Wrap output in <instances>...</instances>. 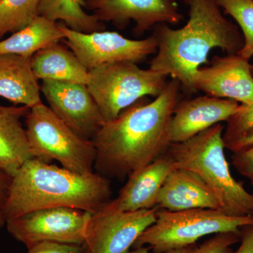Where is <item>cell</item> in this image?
Returning <instances> with one entry per match:
<instances>
[{
    "label": "cell",
    "instance_id": "cell-1",
    "mask_svg": "<svg viewBox=\"0 0 253 253\" xmlns=\"http://www.w3.org/2000/svg\"><path fill=\"white\" fill-rule=\"evenodd\" d=\"M181 86L172 78L154 101L141 98L104 123L92 138L94 172L119 180L152 163L171 144L169 126Z\"/></svg>",
    "mask_w": 253,
    "mask_h": 253
},
{
    "label": "cell",
    "instance_id": "cell-2",
    "mask_svg": "<svg viewBox=\"0 0 253 253\" xmlns=\"http://www.w3.org/2000/svg\"><path fill=\"white\" fill-rule=\"evenodd\" d=\"M189 6L185 26L173 29L168 23L154 27L157 52L149 68L177 80L184 94L196 93L193 78L208 63L211 50L219 48L227 54H238L244 44L242 33L225 18L215 0H184Z\"/></svg>",
    "mask_w": 253,
    "mask_h": 253
},
{
    "label": "cell",
    "instance_id": "cell-3",
    "mask_svg": "<svg viewBox=\"0 0 253 253\" xmlns=\"http://www.w3.org/2000/svg\"><path fill=\"white\" fill-rule=\"evenodd\" d=\"M111 194L110 179L98 173L80 174L33 158L13 176L2 212L6 221L48 208H76L92 214Z\"/></svg>",
    "mask_w": 253,
    "mask_h": 253
},
{
    "label": "cell",
    "instance_id": "cell-4",
    "mask_svg": "<svg viewBox=\"0 0 253 253\" xmlns=\"http://www.w3.org/2000/svg\"><path fill=\"white\" fill-rule=\"evenodd\" d=\"M221 123L214 125L181 143H171L167 150L176 167L201 176L215 195L220 211L234 217H253V194L233 177L224 154Z\"/></svg>",
    "mask_w": 253,
    "mask_h": 253
},
{
    "label": "cell",
    "instance_id": "cell-5",
    "mask_svg": "<svg viewBox=\"0 0 253 253\" xmlns=\"http://www.w3.org/2000/svg\"><path fill=\"white\" fill-rule=\"evenodd\" d=\"M253 225V217L227 215L219 210L194 209L172 212L160 208L157 218L136 240L132 248L147 246L154 253H163L196 244L204 236L241 232Z\"/></svg>",
    "mask_w": 253,
    "mask_h": 253
},
{
    "label": "cell",
    "instance_id": "cell-6",
    "mask_svg": "<svg viewBox=\"0 0 253 253\" xmlns=\"http://www.w3.org/2000/svg\"><path fill=\"white\" fill-rule=\"evenodd\" d=\"M26 131L33 158L49 163L55 160L80 174L94 172L96 151L92 141L78 135L49 106L41 103L30 109Z\"/></svg>",
    "mask_w": 253,
    "mask_h": 253
},
{
    "label": "cell",
    "instance_id": "cell-7",
    "mask_svg": "<svg viewBox=\"0 0 253 253\" xmlns=\"http://www.w3.org/2000/svg\"><path fill=\"white\" fill-rule=\"evenodd\" d=\"M168 77L151 68L141 69L136 63L120 61L89 71L86 86L104 123H108L141 98L159 96L167 85Z\"/></svg>",
    "mask_w": 253,
    "mask_h": 253
},
{
    "label": "cell",
    "instance_id": "cell-8",
    "mask_svg": "<svg viewBox=\"0 0 253 253\" xmlns=\"http://www.w3.org/2000/svg\"><path fill=\"white\" fill-rule=\"evenodd\" d=\"M58 24L64 34L65 44L88 71L120 61L137 64L157 52V41L153 34L145 39L131 40L118 32L83 33L70 29L63 22Z\"/></svg>",
    "mask_w": 253,
    "mask_h": 253
},
{
    "label": "cell",
    "instance_id": "cell-9",
    "mask_svg": "<svg viewBox=\"0 0 253 253\" xmlns=\"http://www.w3.org/2000/svg\"><path fill=\"white\" fill-rule=\"evenodd\" d=\"M91 213L76 208L38 210L6 221L10 234L26 247L41 242L83 246Z\"/></svg>",
    "mask_w": 253,
    "mask_h": 253
},
{
    "label": "cell",
    "instance_id": "cell-10",
    "mask_svg": "<svg viewBox=\"0 0 253 253\" xmlns=\"http://www.w3.org/2000/svg\"><path fill=\"white\" fill-rule=\"evenodd\" d=\"M159 208L122 211L106 204L91 215L86 228L84 253H126L156 221Z\"/></svg>",
    "mask_w": 253,
    "mask_h": 253
},
{
    "label": "cell",
    "instance_id": "cell-11",
    "mask_svg": "<svg viewBox=\"0 0 253 253\" xmlns=\"http://www.w3.org/2000/svg\"><path fill=\"white\" fill-rule=\"evenodd\" d=\"M83 7L101 22L113 23L124 29L135 23L134 36L141 37L159 23L177 25L184 16L178 0H83Z\"/></svg>",
    "mask_w": 253,
    "mask_h": 253
},
{
    "label": "cell",
    "instance_id": "cell-12",
    "mask_svg": "<svg viewBox=\"0 0 253 253\" xmlns=\"http://www.w3.org/2000/svg\"><path fill=\"white\" fill-rule=\"evenodd\" d=\"M49 107L78 135L91 140L104 125L98 105L85 84L42 81Z\"/></svg>",
    "mask_w": 253,
    "mask_h": 253
},
{
    "label": "cell",
    "instance_id": "cell-13",
    "mask_svg": "<svg viewBox=\"0 0 253 253\" xmlns=\"http://www.w3.org/2000/svg\"><path fill=\"white\" fill-rule=\"evenodd\" d=\"M193 84L196 92L202 91L208 96L241 104L253 102L251 63L238 54L214 56L209 66L196 71Z\"/></svg>",
    "mask_w": 253,
    "mask_h": 253
},
{
    "label": "cell",
    "instance_id": "cell-14",
    "mask_svg": "<svg viewBox=\"0 0 253 253\" xmlns=\"http://www.w3.org/2000/svg\"><path fill=\"white\" fill-rule=\"evenodd\" d=\"M239 105L234 100L208 95L180 100L171 119V143L183 142L214 125L226 122Z\"/></svg>",
    "mask_w": 253,
    "mask_h": 253
},
{
    "label": "cell",
    "instance_id": "cell-15",
    "mask_svg": "<svg viewBox=\"0 0 253 253\" xmlns=\"http://www.w3.org/2000/svg\"><path fill=\"white\" fill-rule=\"evenodd\" d=\"M176 168L167 151L128 176L116 199L110 200V207L122 211H136L157 207L158 196L166 178Z\"/></svg>",
    "mask_w": 253,
    "mask_h": 253
},
{
    "label": "cell",
    "instance_id": "cell-16",
    "mask_svg": "<svg viewBox=\"0 0 253 253\" xmlns=\"http://www.w3.org/2000/svg\"><path fill=\"white\" fill-rule=\"evenodd\" d=\"M157 206L172 212L194 209L220 211L215 195L201 176L178 167L168 174L163 183Z\"/></svg>",
    "mask_w": 253,
    "mask_h": 253
},
{
    "label": "cell",
    "instance_id": "cell-17",
    "mask_svg": "<svg viewBox=\"0 0 253 253\" xmlns=\"http://www.w3.org/2000/svg\"><path fill=\"white\" fill-rule=\"evenodd\" d=\"M30 109L25 106L0 105V169L12 177L33 158L26 128L21 123Z\"/></svg>",
    "mask_w": 253,
    "mask_h": 253
},
{
    "label": "cell",
    "instance_id": "cell-18",
    "mask_svg": "<svg viewBox=\"0 0 253 253\" xmlns=\"http://www.w3.org/2000/svg\"><path fill=\"white\" fill-rule=\"evenodd\" d=\"M41 84L31 66V57L0 55V96L15 105L34 107L41 104Z\"/></svg>",
    "mask_w": 253,
    "mask_h": 253
},
{
    "label": "cell",
    "instance_id": "cell-19",
    "mask_svg": "<svg viewBox=\"0 0 253 253\" xmlns=\"http://www.w3.org/2000/svg\"><path fill=\"white\" fill-rule=\"evenodd\" d=\"M31 66L38 81L87 84L89 71L61 42L36 52L31 57Z\"/></svg>",
    "mask_w": 253,
    "mask_h": 253
},
{
    "label": "cell",
    "instance_id": "cell-20",
    "mask_svg": "<svg viewBox=\"0 0 253 253\" xmlns=\"http://www.w3.org/2000/svg\"><path fill=\"white\" fill-rule=\"evenodd\" d=\"M65 39L59 24L38 16L29 25L4 40H0V55L17 54L32 57L40 50Z\"/></svg>",
    "mask_w": 253,
    "mask_h": 253
},
{
    "label": "cell",
    "instance_id": "cell-21",
    "mask_svg": "<svg viewBox=\"0 0 253 253\" xmlns=\"http://www.w3.org/2000/svg\"><path fill=\"white\" fill-rule=\"evenodd\" d=\"M83 0H41L38 15L83 33L106 31L104 23L83 9Z\"/></svg>",
    "mask_w": 253,
    "mask_h": 253
},
{
    "label": "cell",
    "instance_id": "cell-22",
    "mask_svg": "<svg viewBox=\"0 0 253 253\" xmlns=\"http://www.w3.org/2000/svg\"><path fill=\"white\" fill-rule=\"evenodd\" d=\"M226 123L222 135L225 149L236 153L253 146V102L240 104Z\"/></svg>",
    "mask_w": 253,
    "mask_h": 253
},
{
    "label": "cell",
    "instance_id": "cell-23",
    "mask_svg": "<svg viewBox=\"0 0 253 253\" xmlns=\"http://www.w3.org/2000/svg\"><path fill=\"white\" fill-rule=\"evenodd\" d=\"M41 0H0V40L29 25L38 15Z\"/></svg>",
    "mask_w": 253,
    "mask_h": 253
},
{
    "label": "cell",
    "instance_id": "cell-24",
    "mask_svg": "<svg viewBox=\"0 0 253 253\" xmlns=\"http://www.w3.org/2000/svg\"><path fill=\"white\" fill-rule=\"evenodd\" d=\"M224 14L237 23L242 33L244 44L238 53L244 59L253 57V0H215Z\"/></svg>",
    "mask_w": 253,
    "mask_h": 253
},
{
    "label": "cell",
    "instance_id": "cell-25",
    "mask_svg": "<svg viewBox=\"0 0 253 253\" xmlns=\"http://www.w3.org/2000/svg\"><path fill=\"white\" fill-rule=\"evenodd\" d=\"M241 232H224L214 234L211 239L195 249L194 253H233L231 247L241 241Z\"/></svg>",
    "mask_w": 253,
    "mask_h": 253
},
{
    "label": "cell",
    "instance_id": "cell-26",
    "mask_svg": "<svg viewBox=\"0 0 253 253\" xmlns=\"http://www.w3.org/2000/svg\"><path fill=\"white\" fill-rule=\"evenodd\" d=\"M231 163L237 172L247 178L253 186V146L234 153Z\"/></svg>",
    "mask_w": 253,
    "mask_h": 253
},
{
    "label": "cell",
    "instance_id": "cell-27",
    "mask_svg": "<svg viewBox=\"0 0 253 253\" xmlns=\"http://www.w3.org/2000/svg\"><path fill=\"white\" fill-rule=\"evenodd\" d=\"M28 253H84V250L80 245L41 242L28 248Z\"/></svg>",
    "mask_w": 253,
    "mask_h": 253
},
{
    "label": "cell",
    "instance_id": "cell-28",
    "mask_svg": "<svg viewBox=\"0 0 253 253\" xmlns=\"http://www.w3.org/2000/svg\"><path fill=\"white\" fill-rule=\"evenodd\" d=\"M233 253H253V225L245 226L241 229L239 249Z\"/></svg>",
    "mask_w": 253,
    "mask_h": 253
},
{
    "label": "cell",
    "instance_id": "cell-29",
    "mask_svg": "<svg viewBox=\"0 0 253 253\" xmlns=\"http://www.w3.org/2000/svg\"><path fill=\"white\" fill-rule=\"evenodd\" d=\"M12 176L0 169V211H2L9 196Z\"/></svg>",
    "mask_w": 253,
    "mask_h": 253
},
{
    "label": "cell",
    "instance_id": "cell-30",
    "mask_svg": "<svg viewBox=\"0 0 253 253\" xmlns=\"http://www.w3.org/2000/svg\"><path fill=\"white\" fill-rule=\"evenodd\" d=\"M197 246V244H194L188 246V247L183 248V249L172 250V251L163 253H194ZM149 251L150 249L148 246H141V247L133 248V250H131V251L129 250L126 253H150Z\"/></svg>",
    "mask_w": 253,
    "mask_h": 253
},
{
    "label": "cell",
    "instance_id": "cell-31",
    "mask_svg": "<svg viewBox=\"0 0 253 253\" xmlns=\"http://www.w3.org/2000/svg\"><path fill=\"white\" fill-rule=\"evenodd\" d=\"M6 223V218H5L2 211H0V228L2 227Z\"/></svg>",
    "mask_w": 253,
    "mask_h": 253
},
{
    "label": "cell",
    "instance_id": "cell-32",
    "mask_svg": "<svg viewBox=\"0 0 253 253\" xmlns=\"http://www.w3.org/2000/svg\"><path fill=\"white\" fill-rule=\"evenodd\" d=\"M251 71H252L253 76V64H251Z\"/></svg>",
    "mask_w": 253,
    "mask_h": 253
}]
</instances>
